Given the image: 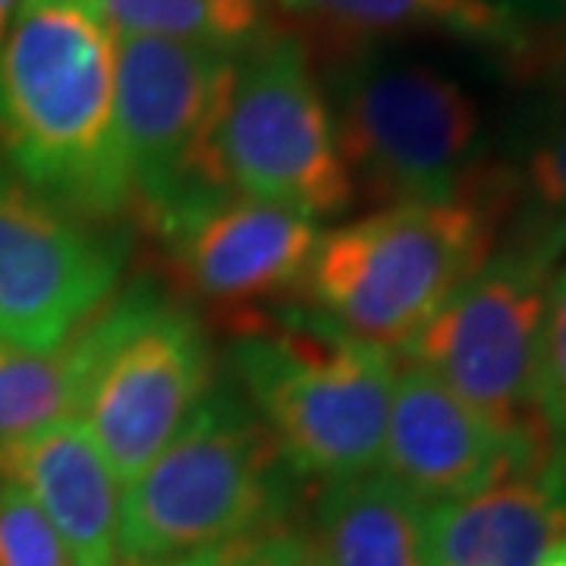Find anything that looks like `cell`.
Segmentation results:
<instances>
[{"label":"cell","instance_id":"cell-2","mask_svg":"<svg viewBox=\"0 0 566 566\" xmlns=\"http://www.w3.org/2000/svg\"><path fill=\"white\" fill-rule=\"evenodd\" d=\"M516 177L479 164L460 192L375 208L322 233L303 296L324 327L400 353L504 240Z\"/></svg>","mask_w":566,"mask_h":566},{"label":"cell","instance_id":"cell-16","mask_svg":"<svg viewBox=\"0 0 566 566\" xmlns=\"http://www.w3.org/2000/svg\"><path fill=\"white\" fill-rule=\"evenodd\" d=\"M428 506L381 469L327 482L312 554L324 566H424Z\"/></svg>","mask_w":566,"mask_h":566},{"label":"cell","instance_id":"cell-25","mask_svg":"<svg viewBox=\"0 0 566 566\" xmlns=\"http://www.w3.org/2000/svg\"><path fill=\"white\" fill-rule=\"evenodd\" d=\"M303 566H324V564H318V560H315V554H312V557H308Z\"/></svg>","mask_w":566,"mask_h":566},{"label":"cell","instance_id":"cell-8","mask_svg":"<svg viewBox=\"0 0 566 566\" xmlns=\"http://www.w3.org/2000/svg\"><path fill=\"white\" fill-rule=\"evenodd\" d=\"M117 41V139L133 208L155 230L189 202L227 192L214 136L240 57L167 39Z\"/></svg>","mask_w":566,"mask_h":566},{"label":"cell","instance_id":"cell-3","mask_svg":"<svg viewBox=\"0 0 566 566\" xmlns=\"http://www.w3.org/2000/svg\"><path fill=\"white\" fill-rule=\"evenodd\" d=\"M281 450L243 394L208 390L202 406L120 491V566H161L281 526Z\"/></svg>","mask_w":566,"mask_h":566},{"label":"cell","instance_id":"cell-21","mask_svg":"<svg viewBox=\"0 0 566 566\" xmlns=\"http://www.w3.org/2000/svg\"><path fill=\"white\" fill-rule=\"evenodd\" d=\"M0 566H73L51 523L20 488L0 482Z\"/></svg>","mask_w":566,"mask_h":566},{"label":"cell","instance_id":"cell-12","mask_svg":"<svg viewBox=\"0 0 566 566\" xmlns=\"http://www.w3.org/2000/svg\"><path fill=\"white\" fill-rule=\"evenodd\" d=\"M538 465L431 371L400 363L378 469L428 510Z\"/></svg>","mask_w":566,"mask_h":566},{"label":"cell","instance_id":"cell-20","mask_svg":"<svg viewBox=\"0 0 566 566\" xmlns=\"http://www.w3.org/2000/svg\"><path fill=\"white\" fill-rule=\"evenodd\" d=\"M538 403H542V419H545L554 460L566 463V264L557 268L547 293Z\"/></svg>","mask_w":566,"mask_h":566},{"label":"cell","instance_id":"cell-19","mask_svg":"<svg viewBox=\"0 0 566 566\" xmlns=\"http://www.w3.org/2000/svg\"><path fill=\"white\" fill-rule=\"evenodd\" d=\"M516 202H523L516 230L566 252V117L528 145L516 174Z\"/></svg>","mask_w":566,"mask_h":566},{"label":"cell","instance_id":"cell-14","mask_svg":"<svg viewBox=\"0 0 566 566\" xmlns=\"http://www.w3.org/2000/svg\"><path fill=\"white\" fill-rule=\"evenodd\" d=\"M566 545V463L510 472L428 510L424 566H538Z\"/></svg>","mask_w":566,"mask_h":566},{"label":"cell","instance_id":"cell-7","mask_svg":"<svg viewBox=\"0 0 566 566\" xmlns=\"http://www.w3.org/2000/svg\"><path fill=\"white\" fill-rule=\"evenodd\" d=\"M214 174L227 192L315 223L356 202L334 111L300 39L271 35L240 57L214 136Z\"/></svg>","mask_w":566,"mask_h":566},{"label":"cell","instance_id":"cell-6","mask_svg":"<svg viewBox=\"0 0 566 566\" xmlns=\"http://www.w3.org/2000/svg\"><path fill=\"white\" fill-rule=\"evenodd\" d=\"M327 102L353 192L375 208L447 199L482 164L479 104L434 66L353 54Z\"/></svg>","mask_w":566,"mask_h":566},{"label":"cell","instance_id":"cell-15","mask_svg":"<svg viewBox=\"0 0 566 566\" xmlns=\"http://www.w3.org/2000/svg\"><path fill=\"white\" fill-rule=\"evenodd\" d=\"M286 17L344 48L385 39H447L520 57L528 32L501 0H271Z\"/></svg>","mask_w":566,"mask_h":566},{"label":"cell","instance_id":"cell-23","mask_svg":"<svg viewBox=\"0 0 566 566\" xmlns=\"http://www.w3.org/2000/svg\"><path fill=\"white\" fill-rule=\"evenodd\" d=\"M20 3L22 0H0V41L3 35L10 32V25L17 20V13H20Z\"/></svg>","mask_w":566,"mask_h":566},{"label":"cell","instance_id":"cell-9","mask_svg":"<svg viewBox=\"0 0 566 566\" xmlns=\"http://www.w3.org/2000/svg\"><path fill=\"white\" fill-rule=\"evenodd\" d=\"M208 390L211 346L196 312L148 281L117 293L80 422L120 488L180 434Z\"/></svg>","mask_w":566,"mask_h":566},{"label":"cell","instance_id":"cell-5","mask_svg":"<svg viewBox=\"0 0 566 566\" xmlns=\"http://www.w3.org/2000/svg\"><path fill=\"white\" fill-rule=\"evenodd\" d=\"M400 359L331 327L255 331L233 346L243 400L293 475L337 482L381 463Z\"/></svg>","mask_w":566,"mask_h":566},{"label":"cell","instance_id":"cell-22","mask_svg":"<svg viewBox=\"0 0 566 566\" xmlns=\"http://www.w3.org/2000/svg\"><path fill=\"white\" fill-rule=\"evenodd\" d=\"M308 557H312L308 538L296 535L293 528L281 523V526L259 528L252 535L223 542V545L186 554L161 566H303Z\"/></svg>","mask_w":566,"mask_h":566},{"label":"cell","instance_id":"cell-18","mask_svg":"<svg viewBox=\"0 0 566 566\" xmlns=\"http://www.w3.org/2000/svg\"><path fill=\"white\" fill-rule=\"evenodd\" d=\"M111 35L202 44L245 57L271 39V0H85Z\"/></svg>","mask_w":566,"mask_h":566},{"label":"cell","instance_id":"cell-13","mask_svg":"<svg viewBox=\"0 0 566 566\" xmlns=\"http://www.w3.org/2000/svg\"><path fill=\"white\" fill-rule=\"evenodd\" d=\"M0 482L20 488L73 566H120V482L80 419L0 444Z\"/></svg>","mask_w":566,"mask_h":566},{"label":"cell","instance_id":"cell-11","mask_svg":"<svg viewBox=\"0 0 566 566\" xmlns=\"http://www.w3.org/2000/svg\"><path fill=\"white\" fill-rule=\"evenodd\" d=\"M180 281L218 305L277 300L303 286L318 223L281 205L211 192L158 227Z\"/></svg>","mask_w":566,"mask_h":566},{"label":"cell","instance_id":"cell-10","mask_svg":"<svg viewBox=\"0 0 566 566\" xmlns=\"http://www.w3.org/2000/svg\"><path fill=\"white\" fill-rule=\"evenodd\" d=\"M126 245L0 161V340L54 349L117 296Z\"/></svg>","mask_w":566,"mask_h":566},{"label":"cell","instance_id":"cell-4","mask_svg":"<svg viewBox=\"0 0 566 566\" xmlns=\"http://www.w3.org/2000/svg\"><path fill=\"white\" fill-rule=\"evenodd\" d=\"M560 259L557 245L513 230L400 349L542 465L554 460L538 403L542 334Z\"/></svg>","mask_w":566,"mask_h":566},{"label":"cell","instance_id":"cell-24","mask_svg":"<svg viewBox=\"0 0 566 566\" xmlns=\"http://www.w3.org/2000/svg\"><path fill=\"white\" fill-rule=\"evenodd\" d=\"M538 566H566V545L564 547H557L554 554H547L545 560Z\"/></svg>","mask_w":566,"mask_h":566},{"label":"cell","instance_id":"cell-17","mask_svg":"<svg viewBox=\"0 0 566 566\" xmlns=\"http://www.w3.org/2000/svg\"><path fill=\"white\" fill-rule=\"evenodd\" d=\"M107 334L111 303L54 349H22L0 340V444L63 419H80Z\"/></svg>","mask_w":566,"mask_h":566},{"label":"cell","instance_id":"cell-1","mask_svg":"<svg viewBox=\"0 0 566 566\" xmlns=\"http://www.w3.org/2000/svg\"><path fill=\"white\" fill-rule=\"evenodd\" d=\"M3 164L92 223L133 211L117 139V41L85 3L29 0L0 41Z\"/></svg>","mask_w":566,"mask_h":566}]
</instances>
